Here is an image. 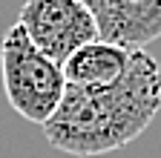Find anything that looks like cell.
<instances>
[{"label": "cell", "mask_w": 161, "mask_h": 158, "mask_svg": "<svg viewBox=\"0 0 161 158\" xmlns=\"http://www.w3.org/2000/svg\"><path fill=\"white\" fill-rule=\"evenodd\" d=\"M161 109V66L144 52H132L130 72L109 89H72L43 124L46 141L69 155H104L127 147Z\"/></svg>", "instance_id": "6da1fadb"}, {"label": "cell", "mask_w": 161, "mask_h": 158, "mask_svg": "<svg viewBox=\"0 0 161 158\" xmlns=\"http://www.w3.org/2000/svg\"><path fill=\"white\" fill-rule=\"evenodd\" d=\"M0 78L9 106L43 127L64 101V69L40 52L17 23L0 37Z\"/></svg>", "instance_id": "7a4b0ae2"}, {"label": "cell", "mask_w": 161, "mask_h": 158, "mask_svg": "<svg viewBox=\"0 0 161 158\" xmlns=\"http://www.w3.org/2000/svg\"><path fill=\"white\" fill-rule=\"evenodd\" d=\"M17 26L58 66H64L80 46L98 41L95 14L78 0H26Z\"/></svg>", "instance_id": "3957f363"}, {"label": "cell", "mask_w": 161, "mask_h": 158, "mask_svg": "<svg viewBox=\"0 0 161 158\" xmlns=\"http://www.w3.org/2000/svg\"><path fill=\"white\" fill-rule=\"evenodd\" d=\"M161 37V0H109L98 20V41L144 49Z\"/></svg>", "instance_id": "277c9868"}, {"label": "cell", "mask_w": 161, "mask_h": 158, "mask_svg": "<svg viewBox=\"0 0 161 158\" xmlns=\"http://www.w3.org/2000/svg\"><path fill=\"white\" fill-rule=\"evenodd\" d=\"M132 52L135 49H124V46H115L107 41H92L86 46H80L60 66L64 69V81H66V86L84 89V92L109 89L130 72Z\"/></svg>", "instance_id": "5b68a950"}, {"label": "cell", "mask_w": 161, "mask_h": 158, "mask_svg": "<svg viewBox=\"0 0 161 158\" xmlns=\"http://www.w3.org/2000/svg\"><path fill=\"white\" fill-rule=\"evenodd\" d=\"M80 6H86L92 14H95V20H101V14H104V9H107V3L109 0H78Z\"/></svg>", "instance_id": "8992f818"}]
</instances>
